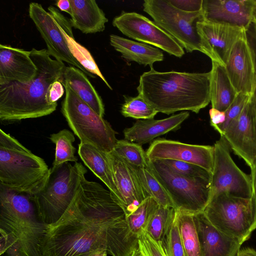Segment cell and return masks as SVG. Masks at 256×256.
<instances>
[{
    "mask_svg": "<svg viewBox=\"0 0 256 256\" xmlns=\"http://www.w3.org/2000/svg\"><path fill=\"white\" fill-rule=\"evenodd\" d=\"M62 83L68 86L96 113L104 116V106L102 100L83 72L74 66H66Z\"/></svg>",
    "mask_w": 256,
    "mask_h": 256,
    "instance_id": "obj_26",
    "label": "cell"
},
{
    "mask_svg": "<svg viewBox=\"0 0 256 256\" xmlns=\"http://www.w3.org/2000/svg\"><path fill=\"white\" fill-rule=\"evenodd\" d=\"M252 23L254 24L256 32V2L254 6L253 16H252Z\"/></svg>",
    "mask_w": 256,
    "mask_h": 256,
    "instance_id": "obj_48",
    "label": "cell"
},
{
    "mask_svg": "<svg viewBox=\"0 0 256 256\" xmlns=\"http://www.w3.org/2000/svg\"><path fill=\"white\" fill-rule=\"evenodd\" d=\"M176 210L159 205L152 214L146 231L158 242H162L174 218Z\"/></svg>",
    "mask_w": 256,
    "mask_h": 256,
    "instance_id": "obj_32",
    "label": "cell"
},
{
    "mask_svg": "<svg viewBox=\"0 0 256 256\" xmlns=\"http://www.w3.org/2000/svg\"><path fill=\"white\" fill-rule=\"evenodd\" d=\"M56 5L61 11L64 12L70 16L72 15V10L70 0H59L56 2Z\"/></svg>",
    "mask_w": 256,
    "mask_h": 256,
    "instance_id": "obj_44",
    "label": "cell"
},
{
    "mask_svg": "<svg viewBox=\"0 0 256 256\" xmlns=\"http://www.w3.org/2000/svg\"><path fill=\"white\" fill-rule=\"evenodd\" d=\"M60 28L64 36L69 50L72 56L88 72L100 78L107 86L112 90L111 86L101 73L90 52L74 40L73 34H67L60 27Z\"/></svg>",
    "mask_w": 256,
    "mask_h": 256,
    "instance_id": "obj_33",
    "label": "cell"
},
{
    "mask_svg": "<svg viewBox=\"0 0 256 256\" xmlns=\"http://www.w3.org/2000/svg\"><path fill=\"white\" fill-rule=\"evenodd\" d=\"M110 45L128 62L153 68L155 62L162 61L164 54L158 48L115 34L110 35Z\"/></svg>",
    "mask_w": 256,
    "mask_h": 256,
    "instance_id": "obj_25",
    "label": "cell"
},
{
    "mask_svg": "<svg viewBox=\"0 0 256 256\" xmlns=\"http://www.w3.org/2000/svg\"><path fill=\"white\" fill-rule=\"evenodd\" d=\"M225 68L236 92L251 96L256 80V67L254 52L246 34L234 43Z\"/></svg>",
    "mask_w": 256,
    "mask_h": 256,
    "instance_id": "obj_15",
    "label": "cell"
},
{
    "mask_svg": "<svg viewBox=\"0 0 256 256\" xmlns=\"http://www.w3.org/2000/svg\"><path fill=\"white\" fill-rule=\"evenodd\" d=\"M250 168L251 170V174L250 176L252 185V196L251 199L252 202L254 213L252 226V230L254 231L256 229V160Z\"/></svg>",
    "mask_w": 256,
    "mask_h": 256,
    "instance_id": "obj_42",
    "label": "cell"
},
{
    "mask_svg": "<svg viewBox=\"0 0 256 256\" xmlns=\"http://www.w3.org/2000/svg\"><path fill=\"white\" fill-rule=\"evenodd\" d=\"M180 232L186 256H200V246L194 214L176 210Z\"/></svg>",
    "mask_w": 256,
    "mask_h": 256,
    "instance_id": "obj_29",
    "label": "cell"
},
{
    "mask_svg": "<svg viewBox=\"0 0 256 256\" xmlns=\"http://www.w3.org/2000/svg\"><path fill=\"white\" fill-rule=\"evenodd\" d=\"M143 10L187 52L199 51L208 56L198 23L203 20L202 10L187 12L172 6L168 0H145Z\"/></svg>",
    "mask_w": 256,
    "mask_h": 256,
    "instance_id": "obj_9",
    "label": "cell"
},
{
    "mask_svg": "<svg viewBox=\"0 0 256 256\" xmlns=\"http://www.w3.org/2000/svg\"><path fill=\"white\" fill-rule=\"evenodd\" d=\"M159 204L152 197L146 198L132 213L126 218L130 233L138 238L146 231L150 220Z\"/></svg>",
    "mask_w": 256,
    "mask_h": 256,
    "instance_id": "obj_31",
    "label": "cell"
},
{
    "mask_svg": "<svg viewBox=\"0 0 256 256\" xmlns=\"http://www.w3.org/2000/svg\"><path fill=\"white\" fill-rule=\"evenodd\" d=\"M174 7L187 12H200L202 8V0H168Z\"/></svg>",
    "mask_w": 256,
    "mask_h": 256,
    "instance_id": "obj_40",
    "label": "cell"
},
{
    "mask_svg": "<svg viewBox=\"0 0 256 256\" xmlns=\"http://www.w3.org/2000/svg\"><path fill=\"white\" fill-rule=\"evenodd\" d=\"M210 71L160 72L150 68L140 78L138 95L158 112L181 110L198 113L210 102Z\"/></svg>",
    "mask_w": 256,
    "mask_h": 256,
    "instance_id": "obj_3",
    "label": "cell"
},
{
    "mask_svg": "<svg viewBox=\"0 0 256 256\" xmlns=\"http://www.w3.org/2000/svg\"><path fill=\"white\" fill-rule=\"evenodd\" d=\"M162 243L167 256H186L179 230L176 210L173 221Z\"/></svg>",
    "mask_w": 256,
    "mask_h": 256,
    "instance_id": "obj_36",
    "label": "cell"
},
{
    "mask_svg": "<svg viewBox=\"0 0 256 256\" xmlns=\"http://www.w3.org/2000/svg\"><path fill=\"white\" fill-rule=\"evenodd\" d=\"M114 180L121 196L126 218L135 211L146 198L130 166L114 150L107 153Z\"/></svg>",
    "mask_w": 256,
    "mask_h": 256,
    "instance_id": "obj_19",
    "label": "cell"
},
{
    "mask_svg": "<svg viewBox=\"0 0 256 256\" xmlns=\"http://www.w3.org/2000/svg\"><path fill=\"white\" fill-rule=\"evenodd\" d=\"M210 124L214 129L222 125L226 120L225 112H222L214 108L209 111Z\"/></svg>",
    "mask_w": 256,
    "mask_h": 256,
    "instance_id": "obj_43",
    "label": "cell"
},
{
    "mask_svg": "<svg viewBox=\"0 0 256 256\" xmlns=\"http://www.w3.org/2000/svg\"><path fill=\"white\" fill-rule=\"evenodd\" d=\"M50 172L42 158L0 130V185L32 196L44 188Z\"/></svg>",
    "mask_w": 256,
    "mask_h": 256,
    "instance_id": "obj_5",
    "label": "cell"
},
{
    "mask_svg": "<svg viewBox=\"0 0 256 256\" xmlns=\"http://www.w3.org/2000/svg\"><path fill=\"white\" fill-rule=\"evenodd\" d=\"M72 27L85 34L102 32L108 22L104 12L94 0H70Z\"/></svg>",
    "mask_w": 256,
    "mask_h": 256,
    "instance_id": "obj_23",
    "label": "cell"
},
{
    "mask_svg": "<svg viewBox=\"0 0 256 256\" xmlns=\"http://www.w3.org/2000/svg\"><path fill=\"white\" fill-rule=\"evenodd\" d=\"M125 220L111 192L84 176L66 212L48 226L42 256H88L102 250L112 256H130L133 239Z\"/></svg>",
    "mask_w": 256,
    "mask_h": 256,
    "instance_id": "obj_1",
    "label": "cell"
},
{
    "mask_svg": "<svg viewBox=\"0 0 256 256\" xmlns=\"http://www.w3.org/2000/svg\"><path fill=\"white\" fill-rule=\"evenodd\" d=\"M48 226L38 219L30 196L0 185V256H42Z\"/></svg>",
    "mask_w": 256,
    "mask_h": 256,
    "instance_id": "obj_4",
    "label": "cell"
},
{
    "mask_svg": "<svg viewBox=\"0 0 256 256\" xmlns=\"http://www.w3.org/2000/svg\"><path fill=\"white\" fill-rule=\"evenodd\" d=\"M148 166L176 210L194 214L204 212L212 196V178L184 176L160 160H148Z\"/></svg>",
    "mask_w": 256,
    "mask_h": 256,
    "instance_id": "obj_8",
    "label": "cell"
},
{
    "mask_svg": "<svg viewBox=\"0 0 256 256\" xmlns=\"http://www.w3.org/2000/svg\"><path fill=\"white\" fill-rule=\"evenodd\" d=\"M61 112L70 128L82 144H91L109 153L117 142L116 132L108 122L81 100L67 84Z\"/></svg>",
    "mask_w": 256,
    "mask_h": 256,
    "instance_id": "obj_7",
    "label": "cell"
},
{
    "mask_svg": "<svg viewBox=\"0 0 256 256\" xmlns=\"http://www.w3.org/2000/svg\"><path fill=\"white\" fill-rule=\"evenodd\" d=\"M114 150L127 163L138 168H146L148 160L146 152L138 144L126 140H118Z\"/></svg>",
    "mask_w": 256,
    "mask_h": 256,
    "instance_id": "obj_34",
    "label": "cell"
},
{
    "mask_svg": "<svg viewBox=\"0 0 256 256\" xmlns=\"http://www.w3.org/2000/svg\"><path fill=\"white\" fill-rule=\"evenodd\" d=\"M210 71V98L212 108L225 112L234 101L238 94L232 86L225 66L212 61Z\"/></svg>",
    "mask_w": 256,
    "mask_h": 256,
    "instance_id": "obj_27",
    "label": "cell"
},
{
    "mask_svg": "<svg viewBox=\"0 0 256 256\" xmlns=\"http://www.w3.org/2000/svg\"><path fill=\"white\" fill-rule=\"evenodd\" d=\"M30 57L37 68L36 74L26 83L12 82L0 86V120L8 122L48 116L56 110L58 104H49L46 98L50 86L62 82L66 66L53 60L46 49L32 48Z\"/></svg>",
    "mask_w": 256,
    "mask_h": 256,
    "instance_id": "obj_2",
    "label": "cell"
},
{
    "mask_svg": "<svg viewBox=\"0 0 256 256\" xmlns=\"http://www.w3.org/2000/svg\"><path fill=\"white\" fill-rule=\"evenodd\" d=\"M138 249L142 256H167L162 242L156 241L145 230L138 238Z\"/></svg>",
    "mask_w": 256,
    "mask_h": 256,
    "instance_id": "obj_39",
    "label": "cell"
},
{
    "mask_svg": "<svg viewBox=\"0 0 256 256\" xmlns=\"http://www.w3.org/2000/svg\"><path fill=\"white\" fill-rule=\"evenodd\" d=\"M197 26L204 42L208 56L212 61L224 66L234 43L247 31L242 27L204 20L199 22Z\"/></svg>",
    "mask_w": 256,
    "mask_h": 256,
    "instance_id": "obj_17",
    "label": "cell"
},
{
    "mask_svg": "<svg viewBox=\"0 0 256 256\" xmlns=\"http://www.w3.org/2000/svg\"><path fill=\"white\" fill-rule=\"evenodd\" d=\"M49 138L56 145L54 160L52 168H55L68 162H78V157L74 155L76 148L72 144L75 138L70 131L62 130L57 133L51 134Z\"/></svg>",
    "mask_w": 256,
    "mask_h": 256,
    "instance_id": "obj_30",
    "label": "cell"
},
{
    "mask_svg": "<svg viewBox=\"0 0 256 256\" xmlns=\"http://www.w3.org/2000/svg\"><path fill=\"white\" fill-rule=\"evenodd\" d=\"M220 137L250 168L252 166L256 160V116L250 98L240 116Z\"/></svg>",
    "mask_w": 256,
    "mask_h": 256,
    "instance_id": "obj_16",
    "label": "cell"
},
{
    "mask_svg": "<svg viewBox=\"0 0 256 256\" xmlns=\"http://www.w3.org/2000/svg\"><path fill=\"white\" fill-rule=\"evenodd\" d=\"M190 116L188 112H181L162 119L139 120L124 130V140L142 145L170 132L178 130Z\"/></svg>",
    "mask_w": 256,
    "mask_h": 256,
    "instance_id": "obj_22",
    "label": "cell"
},
{
    "mask_svg": "<svg viewBox=\"0 0 256 256\" xmlns=\"http://www.w3.org/2000/svg\"><path fill=\"white\" fill-rule=\"evenodd\" d=\"M214 146L192 144L178 141L156 139L146 152L149 160H172L192 163L212 173L214 164Z\"/></svg>",
    "mask_w": 256,
    "mask_h": 256,
    "instance_id": "obj_13",
    "label": "cell"
},
{
    "mask_svg": "<svg viewBox=\"0 0 256 256\" xmlns=\"http://www.w3.org/2000/svg\"><path fill=\"white\" fill-rule=\"evenodd\" d=\"M214 146L212 196L224 192L236 197L251 199L252 185L250 176L242 172L235 164L230 154V148L226 141L220 137Z\"/></svg>",
    "mask_w": 256,
    "mask_h": 256,
    "instance_id": "obj_11",
    "label": "cell"
},
{
    "mask_svg": "<svg viewBox=\"0 0 256 256\" xmlns=\"http://www.w3.org/2000/svg\"><path fill=\"white\" fill-rule=\"evenodd\" d=\"M78 154L84 164L106 184L122 208V198L114 180L107 153L91 144L80 143Z\"/></svg>",
    "mask_w": 256,
    "mask_h": 256,
    "instance_id": "obj_24",
    "label": "cell"
},
{
    "mask_svg": "<svg viewBox=\"0 0 256 256\" xmlns=\"http://www.w3.org/2000/svg\"><path fill=\"white\" fill-rule=\"evenodd\" d=\"M131 256H142V255L140 253L138 249H137L132 252Z\"/></svg>",
    "mask_w": 256,
    "mask_h": 256,
    "instance_id": "obj_49",
    "label": "cell"
},
{
    "mask_svg": "<svg viewBox=\"0 0 256 256\" xmlns=\"http://www.w3.org/2000/svg\"><path fill=\"white\" fill-rule=\"evenodd\" d=\"M44 188L30 196L40 222L50 225L58 222L74 198L87 172L81 162H69L55 168Z\"/></svg>",
    "mask_w": 256,
    "mask_h": 256,
    "instance_id": "obj_6",
    "label": "cell"
},
{
    "mask_svg": "<svg viewBox=\"0 0 256 256\" xmlns=\"http://www.w3.org/2000/svg\"><path fill=\"white\" fill-rule=\"evenodd\" d=\"M64 94V86L60 81L54 82L49 87L46 98L50 104H57V101Z\"/></svg>",
    "mask_w": 256,
    "mask_h": 256,
    "instance_id": "obj_41",
    "label": "cell"
},
{
    "mask_svg": "<svg viewBox=\"0 0 256 256\" xmlns=\"http://www.w3.org/2000/svg\"><path fill=\"white\" fill-rule=\"evenodd\" d=\"M128 164L135 173L146 198L152 197L160 206L175 208L168 194L148 166L146 168H138Z\"/></svg>",
    "mask_w": 256,
    "mask_h": 256,
    "instance_id": "obj_28",
    "label": "cell"
},
{
    "mask_svg": "<svg viewBox=\"0 0 256 256\" xmlns=\"http://www.w3.org/2000/svg\"><path fill=\"white\" fill-rule=\"evenodd\" d=\"M124 98L121 113L125 117L138 120H148L153 118L158 112L138 94L135 97L124 96Z\"/></svg>",
    "mask_w": 256,
    "mask_h": 256,
    "instance_id": "obj_35",
    "label": "cell"
},
{
    "mask_svg": "<svg viewBox=\"0 0 256 256\" xmlns=\"http://www.w3.org/2000/svg\"><path fill=\"white\" fill-rule=\"evenodd\" d=\"M251 100L252 102L254 110L255 113V115L256 116V80L255 83V86L254 88V90L252 95L251 96Z\"/></svg>",
    "mask_w": 256,
    "mask_h": 256,
    "instance_id": "obj_46",
    "label": "cell"
},
{
    "mask_svg": "<svg viewBox=\"0 0 256 256\" xmlns=\"http://www.w3.org/2000/svg\"><path fill=\"white\" fill-rule=\"evenodd\" d=\"M28 14L44 40L50 56L80 69L88 76L96 78L71 54L60 26L49 12H46L40 4L32 2L29 4Z\"/></svg>",
    "mask_w": 256,
    "mask_h": 256,
    "instance_id": "obj_14",
    "label": "cell"
},
{
    "mask_svg": "<svg viewBox=\"0 0 256 256\" xmlns=\"http://www.w3.org/2000/svg\"><path fill=\"white\" fill-rule=\"evenodd\" d=\"M160 160L174 172L184 176L190 178H212V172L196 164L172 160Z\"/></svg>",
    "mask_w": 256,
    "mask_h": 256,
    "instance_id": "obj_37",
    "label": "cell"
},
{
    "mask_svg": "<svg viewBox=\"0 0 256 256\" xmlns=\"http://www.w3.org/2000/svg\"><path fill=\"white\" fill-rule=\"evenodd\" d=\"M36 71L30 51L0 44V86L12 82H28Z\"/></svg>",
    "mask_w": 256,
    "mask_h": 256,
    "instance_id": "obj_21",
    "label": "cell"
},
{
    "mask_svg": "<svg viewBox=\"0 0 256 256\" xmlns=\"http://www.w3.org/2000/svg\"><path fill=\"white\" fill-rule=\"evenodd\" d=\"M203 212L216 228L242 244L253 232L254 213L252 199L217 194L212 196Z\"/></svg>",
    "mask_w": 256,
    "mask_h": 256,
    "instance_id": "obj_10",
    "label": "cell"
},
{
    "mask_svg": "<svg viewBox=\"0 0 256 256\" xmlns=\"http://www.w3.org/2000/svg\"><path fill=\"white\" fill-rule=\"evenodd\" d=\"M256 2V0H202V18L248 30L252 24Z\"/></svg>",
    "mask_w": 256,
    "mask_h": 256,
    "instance_id": "obj_18",
    "label": "cell"
},
{
    "mask_svg": "<svg viewBox=\"0 0 256 256\" xmlns=\"http://www.w3.org/2000/svg\"><path fill=\"white\" fill-rule=\"evenodd\" d=\"M251 96L238 94L228 108L225 111L226 120L215 130L222 136L228 126L237 118L242 112Z\"/></svg>",
    "mask_w": 256,
    "mask_h": 256,
    "instance_id": "obj_38",
    "label": "cell"
},
{
    "mask_svg": "<svg viewBox=\"0 0 256 256\" xmlns=\"http://www.w3.org/2000/svg\"><path fill=\"white\" fill-rule=\"evenodd\" d=\"M236 256H256V250L250 248L240 249Z\"/></svg>",
    "mask_w": 256,
    "mask_h": 256,
    "instance_id": "obj_45",
    "label": "cell"
},
{
    "mask_svg": "<svg viewBox=\"0 0 256 256\" xmlns=\"http://www.w3.org/2000/svg\"><path fill=\"white\" fill-rule=\"evenodd\" d=\"M200 256H236L242 244L213 226L204 212L194 215Z\"/></svg>",
    "mask_w": 256,
    "mask_h": 256,
    "instance_id": "obj_20",
    "label": "cell"
},
{
    "mask_svg": "<svg viewBox=\"0 0 256 256\" xmlns=\"http://www.w3.org/2000/svg\"><path fill=\"white\" fill-rule=\"evenodd\" d=\"M108 252L106 250H98L95 252L88 256H107Z\"/></svg>",
    "mask_w": 256,
    "mask_h": 256,
    "instance_id": "obj_47",
    "label": "cell"
},
{
    "mask_svg": "<svg viewBox=\"0 0 256 256\" xmlns=\"http://www.w3.org/2000/svg\"><path fill=\"white\" fill-rule=\"evenodd\" d=\"M112 25L124 35L160 48L170 54L182 58V47L154 22L135 12H122L115 17Z\"/></svg>",
    "mask_w": 256,
    "mask_h": 256,
    "instance_id": "obj_12",
    "label": "cell"
}]
</instances>
